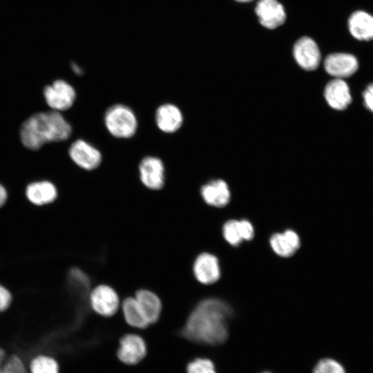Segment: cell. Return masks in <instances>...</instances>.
I'll list each match as a JSON object with an SVG mask.
<instances>
[{
  "label": "cell",
  "instance_id": "obj_1",
  "mask_svg": "<svg viewBox=\"0 0 373 373\" xmlns=\"http://www.w3.org/2000/svg\"><path fill=\"white\" fill-rule=\"evenodd\" d=\"M231 314V307L224 301L216 298L205 299L190 314L182 334L195 343L220 345L228 337L227 322Z\"/></svg>",
  "mask_w": 373,
  "mask_h": 373
},
{
  "label": "cell",
  "instance_id": "obj_2",
  "mask_svg": "<svg viewBox=\"0 0 373 373\" xmlns=\"http://www.w3.org/2000/svg\"><path fill=\"white\" fill-rule=\"evenodd\" d=\"M71 133L70 124L59 111L52 110L28 117L20 128V138L27 149L38 150L48 142L68 139Z\"/></svg>",
  "mask_w": 373,
  "mask_h": 373
},
{
  "label": "cell",
  "instance_id": "obj_3",
  "mask_svg": "<svg viewBox=\"0 0 373 373\" xmlns=\"http://www.w3.org/2000/svg\"><path fill=\"white\" fill-rule=\"evenodd\" d=\"M104 123L108 132L117 138L132 137L137 128L135 113L124 104H115L109 107L105 113Z\"/></svg>",
  "mask_w": 373,
  "mask_h": 373
},
{
  "label": "cell",
  "instance_id": "obj_4",
  "mask_svg": "<svg viewBox=\"0 0 373 373\" xmlns=\"http://www.w3.org/2000/svg\"><path fill=\"white\" fill-rule=\"evenodd\" d=\"M44 96L48 106L52 110L59 112L73 106L76 98V92L70 84L58 79L44 88Z\"/></svg>",
  "mask_w": 373,
  "mask_h": 373
},
{
  "label": "cell",
  "instance_id": "obj_5",
  "mask_svg": "<svg viewBox=\"0 0 373 373\" xmlns=\"http://www.w3.org/2000/svg\"><path fill=\"white\" fill-rule=\"evenodd\" d=\"M90 303L93 309L103 316L114 315L119 306V298L111 287L99 285L90 294Z\"/></svg>",
  "mask_w": 373,
  "mask_h": 373
},
{
  "label": "cell",
  "instance_id": "obj_6",
  "mask_svg": "<svg viewBox=\"0 0 373 373\" xmlns=\"http://www.w3.org/2000/svg\"><path fill=\"white\" fill-rule=\"evenodd\" d=\"M293 55L297 64L308 71L316 69L321 59L317 44L309 37H303L296 41L294 46Z\"/></svg>",
  "mask_w": 373,
  "mask_h": 373
},
{
  "label": "cell",
  "instance_id": "obj_7",
  "mask_svg": "<svg viewBox=\"0 0 373 373\" xmlns=\"http://www.w3.org/2000/svg\"><path fill=\"white\" fill-rule=\"evenodd\" d=\"M68 154L78 166L87 171L97 168L102 162L99 151L83 140H77L72 143Z\"/></svg>",
  "mask_w": 373,
  "mask_h": 373
},
{
  "label": "cell",
  "instance_id": "obj_8",
  "mask_svg": "<svg viewBox=\"0 0 373 373\" xmlns=\"http://www.w3.org/2000/svg\"><path fill=\"white\" fill-rule=\"evenodd\" d=\"M142 183L153 190L161 189L164 184V166L162 161L153 156L144 157L139 164Z\"/></svg>",
  "mask_w": 373,
  "mask_h": 373
},
{
  "label": "cell",
  "instance_id": "obj_9",
  "mask_svg": "<svg viewBox=\"0 0 373 373\" xmlns=\"http://www.w3.org/2000/svg\"><path fill=\"white\" fill-rule=\"evenodd\" d=\"M324 68L330 75L337 79H343L356 72L358 62L352 54L334 52L327 56L324 61Z\"/></svg>",
  "mask_w": 373,
  "mask_h": 373
},
{
  "label": "cell",
  "instance_id": "obj_10",
  "mask_svg": "<svg viewBox=\"0 0 373 373\" xmlns=\"http://www.w3.org/2000/svg\"><path fill=\"white\" fill-rule=\"evenodd\" d=\"M255 11L260 24L268 29H275L286 20L285 8L278 0H259Z\"/></svg>",
  "mask_w": 373,
  "mask_h": 373
},
{
  "label": "cell",
  "instance_id": "obj_11",
  "mask_svg": "<svg viewBox=\"0 0 373 373\" xmlns=\"http://www.w3.org/2000/svg\"><path fill=\"white\" fill-rule=\"evenodd\" d=\"M146 346L144 340L136 334H126L119 342L117 357L123 363L134 365L144 358Z\"/></svg>",
  "mask_w": 373,
  "mask_h": 373
},
{
  "label": "cell",
  "instance_id": "obj_12",
  "mask_svg": "<svg viewBox=\"0 0 373 373\" xmlns=\"http://www.w3.org/2000/svg\"><path fill=\"white\" fill-rule=\"evenodd\" d=\"M193 274L198 281L204 285L216 283L220 277L218 258L209 253L200 254L195 260Z\"/></svg>",
  "mask_w": 373,
  "mask_h": 373
},
{
  "label": "cell",
  "instance_id": "obj_13",
  "mask_svg": "<svg viewBox=\"0 0 373 373\" xmlns=\"http://www.w3.org/2000/svg\"><path fill=\"white\" fill-rule=\"evenodd\" d=\"M324 96L327 104L336 110L345 109L352 101L349 86L343 79L330 81L325 86Z\"/></svg>",
  "mask_w": 373,
  "mask_h": 373
},
{
  "label": "cell",
  "instance_id": "obj_14",
  "mask_svg": "<svg viewBox=\"0 0 373 373\" xmlns=\"http://www.w3.org/2000/svg\"><path fill=\"white\" fill-rule=\"evenodd\" d=\"M155 122L160 131L172 133L181 127L183 122L182 113L177 106L164 104L156 110Z\"/></svg>",
  "mask_w": 373,
  "mask_h": 373
},
{
  "label": "cell",
  "instance_id": "obj_15",
  "mask_svg": "<svg viewBox=\"0 0 373 373\" xmlns=\"http://www.w3.org/2000/svg\"><path fill=\"white\" fill-rule=\"evenodd\" d=\"M350 34L360 41L373 39V15L364 10L354 12L348 19Z\"/></svg>",
  "mask_w": 373,
  "mask_h": 373
},
{
  "label": "cell",
  "instance_id": "obj_16",
  "mask_svg": "<svg viewBox=\"0 0 373 373\" xmlns=\"http://www.w3.org/2000/svg\"><path fill=\"white\" fill-rule=\"evenodd\" d=\"M25 193L27 199L36 206L50 204L57 197V190L55 184L46 180L29 184Z\"/></svg>",
  "mask_w": 373,
  "mask_h": 373
},
{
  "label": "cell",
  "instance_id": "obj_17",
  "mask_svg": "<svg viewBox=\"0 0 373 373\" xmlns=\"http://www.w3.org/2000/svg\"><path fill=\"white\" fill-rule=\"evenodd\" d=\"M201 195L209 205L216 207L226 206L230 200V191L227 183L222 180L211 181L202 186Z\"/></svg>",
  "mask_w": 373,
  "mask_h": 373
},
{
  "label": "cell",
  "instance_id": "obj_18",
  "mask_svg": "<svg viewBox=\"0 0 373 373\" xmlns=\"http://www.w3.org/2000/svg\"><path fill=\"white\" fill-rule=\"evenodd\" d=\"M274 251L280 256L289 257L299 249L300 242L298 235L293 230H286L283 233H276L270 238Z\"/></svg>",
  "mask_w": 373,
  "mask_h": 373
},
{
  "label": "cell",
  "instance_id": "obj_19",
  "mask_svg": "<svg viewBox=\"0 0 373 373\" xmlns=\"http://www.w3.org/2000/svg\"><path fill=\"white\" fill-rule=\"evenodd\" d=\"M135 298L149 325L155 323L159 319L162 311L160 298L155 293L147 289L137 291Z\"/></svg>",
  "mask_w": 373,
  "mask_h": 373
},
{
  "label": "cell",
  "instance_id": "obj_20",
  "mask_svg": "<svg viewBox=\"0 0 373 373\" xmlns=\"http://www.w3.org/2000/svg\"><path fill=\"white\" fill-rule=\"evenodd\" d=\"M122 312L125 321L131 326L143 329L149 325L135 297H128L123 301Z\"/></svg>",
  "mask_w": 373,
  "mask_h": 373
},
{
  "label": "cell",
  "instance_id": "obj_21",
  "mask_svg": "<svg viewBox=\"0 0 373 373\" xmlns=\"http://www.w3.org/2000/svg\"><path fill=\"white\" fill-rule=\"evenodd\" d=\"M222 233L225 240L231 245L238 246L243 240L240 222L231 220L223 225Z\"/></svg>",
  "mask_w": 373,
  "mask_h": 373
},
{
  "label": "cell",
  "instance_id": "obj_22",
  "mask_svg": "<svg viewBox=\"0 0 373 373\" xmlns=\"http://www.w3.org/2000/svg\"><path fill=\"white\" fill-rule=\"evenodd\" d=\"M31 373H59L57 363L46 356H39L30 363Z\"/></svg>",
  "mask_w": 373,
  "mask_h": 373
},
{
  "label": "cell",
  "instance_id": "obj_23",
  "mask_svg": "<svg viewBox=\"0 0 373 373\" xmlns=\"http://www.w3.org/2000/svg\"><path fill=\"white\" fill-rule=\"evenodd\" d=\"M5 358V352L0 348V373H26L25 366L18 356H12L4 363Z\"/></svg>",
  "mask_w": 373,
  "mask_h": 373
},
{
  "label": "cell",
  "instance_id": "obj_24",
  "mask_svg": "<svg viewBox=\"0 0 373 373\" xmlns=\"http://www.w3.org/2000/svg\"><path fill=\"white\" fill-rule=\"evenodd\" d=\"M313 373H346L343 366L332 358H323L315 365Z\"/></svg>",
  "mask_w": 373,
  "mask_h": 373
},
{
  "label": "cell",
  "instance_id": "obj_25",
  "mask_svg": "<svg viewBox=\"0 0 373 373\" xmlns=\"http://www.w3.org/2000/svg\"><path fill=\"white\" fill-rule=\"evenodd\" d=\"M187 373H216L214 364L207 358H196L187 365Z\"/></svg>",
  "mask_w": 373,
  "mask_h": 373
},
{
  "label": "cell",
  "instance_id": "obj_26",
  "mask_svg": "<svg viewBox=\"0 0 373 373\" xmlns=\"http://www.w3.org/2000/svg\"><path fill=\"white\" fill-rule=\"evenodd\" d=\"M12 302L10 291L3 285H0V313L6 311Z\"/></svg>",
  "mask_w": 373,
  "mask_h": 373
},
{
  "label": "cell",
  "instance_id": "obj_27",
  "mask_svg": "<svg viewBox=\"0 0 373 373\" xmlns=\"http://www.w3.org/2000/svg\"><path fill=\"white\" fill-rule=\"evenodd\" d=\"M240 226L244 240H250L254 238V230L251 222L246 220H240Z\"/></svg>",
  "mask_w": 373,
  "mask_h": 373
},
{
  "label": "cell",
  "instance_id": "obj_28",
  "mask_svg": "<svg viewBox=\"0 0 373 373\" xmlns=\"http://www.w3.org/2000/svg\"><path fill=\"white\" fill-rule=\"evenodd\" d=\"M363 95L365 106L368 110L373 112V84L367 87Z\"/></svg>",
  "mask_w": 373,
  "mask_h": 373
},
{
  "label": "cell",
  "instance_id": "obj_29",
  "mask_svg": "<svg viewBox=\"0 0 373 373\" xmlns=\"http://www.w3.org/2000/svg\"><path fill=\"white\" fill-rule=\"evenodd\" d=\"M8 198V193L6 188L0 184V208L4 205Z\"/></svg>",
  "mask_w": 373,
  "mask_h": 373
},
{
  "label": "cell",
  "instance_id": "obj_30",
  "mask_svg": "<svg viewBox=\"0 0 373 373\" xmlns=\"http://www.w3.org/2000/svg\"><path fill=\"white\" fill-rule=\"evenodd\" d=\"M72 68H73V71L77 73V75H80L82 73V70L79 68V67L75 64H73L72 65Z\"/></svg>",
  "mask_w": 373,
  "mask_h": 373
},
{
  "label": "cell",
  "instance_id": "obj_31",
  "mask_svg": "<svg viewBox=\"0 0 373 373\" xmlns=\"http://www.w3.org/2000/svg\"><path fill=\"white\" fill-rule=\"evenodd\" d=\"M236 1H238V2H241V3H247V2H250L253 0H235Z\"/></svg>",
  "mask_w": 373,
  "mask_h": 373
},
{
  "label": "cell",
  "instance_id": "obj_32",
  "mask_svg": "<svg viewBox=\"0 0 373 373\" xmlns=\"http://www.w3.org/2000/svg\"><path fill=\"white\" fill-rule=\"evenodd\" d=\"M264 373H269V372H264Z\"/></svg>",
  "mask_w": 373,
  "mask_h": 373
}]
</instances>
